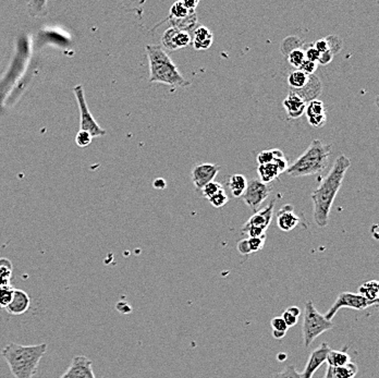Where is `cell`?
I'll return each instance as SVG.
<instances>
[{
    "instance_id": "6da1fadb",
    "label": "cell",
    "mask_w": 379,
    "mask_h": 378,
    "mask_svg": "<svg viewBox=\"0 0 379 378\" xmlns=\"http://www.w3.org/2000/svg\"><path fill=\"white\" fill-rule=\"evenodd\" d=\"M350 166L351 160L345 155H340L334 161L327 177L312 193L311 199L314 204L313 217L318 227L324 228L328 226L329 214L333 201L336 199V195L340 190Z\"/></svg>"
},
{
    "instance_id": "7a4b0ae2",
    "label": "cell",
    "mask_w": 379,
    "mask_h": 378,
    "mask_svg": "<svg viewBox=\"0 0 379 378\" xmlns=\"http://www.w3.org/2000/svg\"><path fill=\"white\" fill-rule=\"evenodd\" d=\"M46 351L47 344L34 346L9 344L3 349L2 355L14 378H33Z\"/></svg>"
},
{
    "instance_id": "3957f363",
    "label": "cell",
    "mask_w": 379,
    "mask_h": 378,
    "mask_svg": "<svg viewBox=\"0 0 379 378\" xmlns=\"http://www.w3.org/2000/svg\"><path fill=\"white\" fill-rule=\"evenodd\" d=\"M149 62V82L163 83L172 87H188L189 81L174 65L168 53L159 45H147Z\"/></svg>"
},
{
    "instance_id": "277c9868",
    "label": "cell",
    "mask_w": 379,
    "mask_h": 378,
    "mask_svg": "<svg viewBox=\"0 0 379 378\" xmlns=\"http://www.w3.org/2000/svg\"><path fill=\"white\" fill-rule=\"evenodd\" d=\"M330 153L331 145H325L320 140H313L311 145L288 167L286 173L293 178L322 174L327 168Z\"/></svg>"
},
{
    "instance_id": "5b68a950",
    "label": "cell",
    "mask_w": 379,
    "mask_h": 378,
    "mask_svg": "<svg viewBox=\"0 0 379 378\" xmlns=\"http://www.w3.org/2000/svg\"><path fill=\"white\" fill-rule=\"evenodd\" d=\"M334 327L331 320L326 319L323 314H321L314 307L312 301L305 303L304 317H303V343L307 349L313 344V341L321 336L324 332L328 331Z\"/></svg>"
},
{
    "instance_id": "8992f818",
    "label": "cell",
    "mask_w": 379,
    "mask_h": 378,
    "mask_svg": "<svg viewBox=\"0 0 379 378\" xmlns=\"http://www.w3.org/2000/svg\"><path fill=\"white\" fill-rule=\"evenodd\" d=\"M376 304L378 303L369 301L358 293L342 292L338 295L336 301H334V303L331 305V308L328 310L327 313L324 315V316L326 319L331 320L334 317V315L337 314V312L342 308H349V309H353L356 311H363Z\"/></svg>"
},
{
    "instance_id": "52a82bcc",
    "label": "cell",
    "mask_w": 379,
    "mask_h": 378,
    "mask_svg": "<svg viewBox=\"0 0 379 378\" xmlns=\"http://www.w3.org/2000/svg\"><path fill=\"white\" fill-rule=\"evenodd\" d=\"M270 194V187L263 183L260 179H252L248 181L243 193V201L255 213L260 211L261 205L265 202Z\"/></svg>"
},
{
    "instance_id": "ba28073f",
    "label": "cell",
    "mask_w": 379,
    "mask_h": 378,
    "mask_svg": "<svg viewBox=\"0 0 379 378\" xmlns=\"http://www.w3.org/2000/svg\"><path fill=\"white\" fill-rule=\"evenodd\" d=\"M74 94L76 96V100L80 107V115H81V130L91 134V137H101L106 133L104 129H102L98 124L96 123L93 116L89 111L87 108L85 98H84V91L81 85H77L74 87Z\"/></svg>"
},
{
    "instance_id": "9c48e42d",
    "label": "cell",
    "mask_w": 379,
    "mask_h": 378,
    "mask_svg": "<svg viewBox=\"0 0 379 378\" xmlns=\"http://www.w3.org/2000/svg\"><path fill=\"white\" fill-rule=\"evenodd\" d=\"M59 378H96L93 362L85 355H75L68 370Z\"/></svg>"
},
{
    "instance_id": "30bf717a",
    "label": "cell",
    "mask_w": 379,
    "mask_h": 378,
    "mask_svg": "<svg viewBox=\"0 0 379 378\" xmlns=\"http://www.w3.org/2000/svg\"><path fill=\"white\" fill-rule=\"evenodd\" d=\"M192 42V35L178 31L173 28L167 29L162 36V44L164 48L169 51H174L188 47Z\"/></svg>"
},
{
    "instance_id": "8fae6325",
    "label": "cell",
    "mask_w": 379,
    "mask_h": 378,
    "mask_svg": "<svg viewBox=\"0 0 379 378\" xmlns=\"http://www.w3.org/2000/svg\"><path fill=\"white\" fill-rule=\"evenodd\" d=\"M220 166L215 164H201L196 165L192 170V181L196 190H202L206 184L214 181L218 175Z\"/></svg>"
},
{
    "instance_id": "7c38bea8",
    "label": "cell",
    "mask_w": 379,
    "mask_h": 378,
    "mask_svg": "<svg viewBox=\"0 0 379 378\" xmlns=\"http://www.w3.org/2000/svg\"><path fill=\"white\" fill-rule=\"evenodd\" d=\"M330 348L327 344H322L320 348L314 350L307 360L304 371L300 373V378H313L316 371L326 362Z\"/></svg>"
},
{
    "instance_id": "4fadbf2b",
    "label": "cell",
    "mask_w": 379,
    "mask_h": 378,
    "mask_svg": "<svg viewBox=\"0 0 379 378\" xmlns=\"http://www.w3.org/2000/svg\"><path fill=\"white\" fill-rule=\"evenodd\" d=\"M274 210L275 202H270L266 207H264L263 210H260L258 212L255 213L251 218H249V220L244 223V226L242 228L255 227L267 231L272 220V216H274Z\"/></svg>"
},
{
    "instance_id": "5bb4252c",
    "label": "cell",
    "mask_w": 379,
    "mask_h": 378,
    "mask_svg": "<svg viewBox=\"0 0 379 378\" xmlns=\"http://www.w3.org/2000/svg\"><path fill=\"white\" fill-rule=\"evenodd\" d=\"M31 307L30 295L23 290L14 289L10 303L6 308L7 312L10 315H22L28 312Z\"/></svg>"
},
{
    "instance_id": "9a60e30c",
    "label": "cell",
    "mask_w": 379,
    "mask_h": 378,
    "mask_svg": "<svg viewBox=\"0 0 379 378\" xmlns=\"http://www.w3.org/2000/svg\"><path fill=\"white\" fill-rule=\"evenodd\" d=\"M300 223L298 216L294 214L292 205H285L280 209L277 214V224L280 230L291 231Z\"/></svg>"
},
{
    "instance_id": "2e32d148",
    "label": "cell",
    "mask_w": 379,
    "mask_h": 378,
    "mask_svg": "<svg viewBox=\"0 0 379 378\" xmlns=\"http://www.w3.org/2000/svg\"><path fill=\"white\" fill-rule=\"evenodd\" d=\"M283 105L290 119H297L300 117H302L305 112L306 104L301 97L291 91L286 96L283 102Z\"/></svg>"
},
{
    "instance_id": "e0dca14e",
    "label": "cell",
    "mask_w": 379,
    "mask_h": 378,
    "mask_svg": "<svg viewBox=\"0 0 379 378\" xmlns=\"http://www.w3.org/2000/svg\"><path fill=\"white\" fill-rule=\"evenodd\" d=\"M322 82L321 80L317 78L316 75H310L308 77V81L306 85L301 88V89H296V91H291L295 93L297 96H300L304 101V103H310L312 101H315L317 96H320L322 93Z\"/></svg>"
},
{
    "instance_id": "ac0fdd59",
    "label": "cell",
    "mask_w": 379,
    "mask_h": 378,
    "mask_svg": "<svg viewBox=\"0 0 379 378\" xmlns=\"http://www.w3.org/2000/svg\"><path fill=\"white\" fill-rule=\"evenodd\" d=\"M193 35V46L196 50H206L210 48L214 41V34L208 28L204 25H198L197 28L194 30Z\"/></svg>"
},
{
    "instance_id": "d6986e66",
    "label": "cell",
    "mask_w": 379,
    "mask_h": 378,
    "mask_svg": "<svg viewBox=\"0 0 379 378\" xmlns=\"http://www.w3.org/2000/svg\"><path fill=\"white\" fill-rule=\"evenodd\" d=\"M257 172L260 175V180L265 184L272 182L275 179H277L281 174H283V172H281L276 163L260 165L257 168Z\"/></svg>"
},
{
    "instance_id": "ffe728a7",
    "label": "cell",
    "mask_w": 379,
    "mask_h": 378,
    "mask_svg": "<svg viewBox=\"0 0 379 378\" xmlns=\"http://www.w3.org/2000/svg\"><path fill=\"white\" fill-rule=\"evenodd\" d=\"M358 367L355 363L349 362L347 365L341 367H331L328 366L327 373L332 378H354L357 374Z\"/></svg>"
},
{
    "instance_id": "44dd1931",
    "label": "cell",
    "mask_w": 379,
    "mask_h": 378,
    "mask_svg": "<svg viewBox=\"0 0 379 378\" xmlns=\"http://www.w3.org/2000/svg\"><path fill=\"white\" fill-rule=\"evenodd\" d=\"M358 294L365 299L378 303L379 295V282L377 280H368L358 288Z\"/></svg>"
},
{
    "instance_id": "7402d4cb",
    "label": "cell",
    "mask_w": 379,
    "mask_h": 378,
    "mask_svg": "<svg viewBox=\"0 0 379 378\" xmlns=\"http://www.w3.org/2000/svg\"><path fill=\"white\" fill-rule=\"evenodd\" d=\"M228 185L234 197H240L243 195L245 188H246V185H248V180H246L244 176L235 174L231 176L230 179H229Z\"/></svg>"
},
{
    "instance_id": "603a6c76",
    "label": "cell",
    "mask_w": 379,
    "mask_h": 378,
    "mask_svg": "<svg viewBox=\"0 0 379 378\" xmlns=\"http://www.w3.org/2000/svg\"><path fill=\"white\" fill-rule=\"evenodd\" d=\"M326 362L328 363V366L341 367L347 365L350 362V355L347 352H345V351L330 349L327 358H326Z\"/></svg>"
},
{
    "instance_id": "cb8c5ba5",
    "label": "cell",
    "mask_w": 379,
    "mask_h": 378,
    "mask_svg": "<svg viewBox=\"0 0 379 378\" xmlns=\"http://www.w3.org/2000/svg\"><path fill=\"white\" fill-rule=\"evenodd\" d=\"M308 77L310 75H306L300 70H294L291 72L288 77V84L291 88L290 91H296V89L303 88L307 83Z\"/></svg>"
},
{
    "instance_id": "d4e9b609",
    "label": "cell",
    "mask_w": 379,
    "mask_h": 378,
    "mask_svg": "<svg viewBox=\"0 0 379 378\" xmlns=\"http://www.w3.org/2000/svg\"><path fill=\"white\" fill-rule=\"evenodd\" d=\"M13 266L8 258H0V287L11 286Z\"/></svg>"
},
{
    "instance_id": "484cf974",
    "label": "cell",
    "mask_w": 379,
    "mask_h": 378,
    "mask_svg": "<svg viewBox=\"0 0 379 378\" xmlns=\"http://www.w3.org/2000/svg\"><path fill=\"white\" fill-rule=\"evenodd\" d=\"M285 157L284 152L279 149V148H275V149H266V150H262L260 154L257 155V164L260 165H265V164H269V163H274L277 159Z\"/></svg>"
},
{
    "instance_id": "4316f807",
    "label": "cell",
    "mask_w": 379,
    "mask_h": 378,
    "mask_svg": "<svg viewBox=\"0 0 379 378\" xmlns=\"http://www.w3.org/2000/svg\"><path fill=\"white\" fill-rule=\"evenodd\" d=\"M270 325L272 328V337H274L276 340H280V339L285 338L289 328L286 325V323L283 319V317H274L270 322Z\"/></svg>"
},
{
    "instance_id": "83f0119b",
    "label": "cell",
    "mask_w": 379,
    "mask_h": 378,
    "mask_svg": "<svg viewBox=\"0 0 379 378\" xmlns=\"http://www.w3.org/2000/svg\"><path fill=\"white\" fill-rule=\"evenodd\" d=\"M305 114L307 118L310 117H316V116H324L327 114L326 111V107L322 101L315 100L308 103L305 108Z\"/></svg>"
},
{
    "instance_id": "f1b7e54d",
    "label": "cell",
    "mask_w": 379,
    "mask_h": 378,
    "mask_svg": "<svg viewBox=\"0 0 379 378\" xmlns=\"http://www.w3.org/2000/svg\"><path fill=\"white\" fill-rule=\"evenodd\" d=\"M191 13H195V12H189L188 9L184 7L183 2H177L172 5V7L170 8V12H169V19H175V20H180V19H184L188 15H190Z\"/></svg>"
},
{
    "instance_id": "f546056e",
    "label": "cell",
    "mask_w": 379,
    "mask_h": 378,
    "mask_svg": "<svg viewBox=\"0 0 379 378\" xmlns=\"http://www.w3.org/2000/svg\"><path fill=\"white\" fill-rule=\"evenodd\" d=\"M287 56H288L289 64L293 68L298 70V68L301 67V65L305 60V51L302 48H297V49L290 51Z\"/></svg>"
},
{
    "instance_id": "4dcf8cb0",
    "label": "cell",
    "mask_w": 379,
    "mask_h": 378,
    "mask_svg": "<svg viewBox=\"0 0 379 378\" xmlns=\"http://www.w3.org/2000/svg\"><path fill=\"white\" fill-rule=\"evenodd\" d=\"M328 44V50L332 55H337L343 48V41L337 35H328L324 37Z\"/></svg>"
},
{
    "instance_id": "1f68e13d",
    "label": "cell",
    "mask_w": 379,
    "mask_h": 378,
    "mask_svg": "<svg viewBox=\"0 0 379 378\" xmlns=\"http://www.w3.org/2000/svg\"><path fill=\"white\" fill-rule=\"evenodd\" d=\"M13 290L12 286L0 287V309H6L8 307L11 301Z\"/></svg>"
},
{
    "instance_id": "d6a6232c",
    "label": "cell",
    "mask_w": 379,
    "mask_h": 378,
    "mask_svg": "<svg viewBox=\"0 0 379 378\" xmlns=\"http://www.w3.org/2000/svg\"><path fill=\"white\" fill-rule=\"evenodd\" d=\"M223 190H224V187L219 182L211 181L208 184H206L204 187H203L201 191L203 193V196L206 197L207 200H209L210 197H213L215 194H217L218 192L223 191Z\"/></svg>"
},
{
    "instance_id": "836d02e7",
    "label": "cell",
    "mask_w": 379,
    "mask_h": 378,
    "mask_svg": "<svg viewBox=\"0 0 379 378\" xmlns=\"http://www.w3.org/2000/svg\"><path fill=\"white\" fill-rule=\"evenodd\" d=\"M208 201L211 205L216 207V209H222V207H224L228 203L229 199H228V195L226 194L225 190H223V191L218 192L217 194H215L213 197H210Z\"/></svg>"
},
{
    "instance_id": "e575fe53",
    "label": "cell",
    "mask_w": 379,
    "mask_h": 378,
    "mask_svg": "<svg viewBox=\"0 0 379 378\" xmlns=\"http://www.w3.org/2000/svg\"><path fill=\"white\" fill-rule=\"evenodd\" d=\"M274 378H300V373L296 371L295 366L288 365L283 372L276 374Z\"/></svg>"
},
{
    "instance_id": "d590c367",
    "label": "cell",
    "mask_w": 379,
    "mask_h": 378,
    "mask_svg": "<svg viewBox=\"0 0 379 378\" xmlns=\"http://www.w3.org/2000/svg\"><path fill=\"white\" fill-rule=\"evenodd\" d=\"M92 137H91V134L90 133H87V132H85V131H82V130H80V132H78L77 133V136H76V144H77V145L78 146H80V147H86L87 145H90V144H91V142H92Z\"/></svg>"
},
{
    "instance_id": "8d00e7d4",
    "label": "cell",
    "mask_w": 379,
    "mask_h": 378,
    "mask_svg": "<svg viewBox=\"0 0 379 378\" xmlns=\"http://www.w3.org/2000/svg\"><path fill=\"white\" fill-rule=\"evenodd\" d=\"M265 240L266 239L261 238H248L251 253H255V252L261 251L264 248V245H265Z\"/></svg>"
},
{
    "instance_id": "74e56055",
    "label": "cell",
    "mask_w": 379,
    "mask_h": 378,
    "mask_svg": "<svg viewBox=\"0 0 379 378\" xmlns=\"http://www.w3.org/2000/svg\"><path fill=\"white\" fill-rule=\"evenodd\" d=\"M317 66L318 65H317L316 62H312V61H308L305 59L303 64L301 65V67L298 68V70L302 71L303 73H305L306 75H313L317 69Z\"/></svg>"
},
{
    "instance_id": "f35d334b",
    "label": "cell",
    "mask_w": 379,
    "mask_h": 378,
    "mask_svg": "<svg viewBox=\"0 0 379 378\" xmlns=\"http://www.w3.org/2000/svg\"><path fill=\"white\" fill-rule=\"evenodd\" d=\"M308 123H310L314 128H322L327 122V115L324 116H316V117H310L307 118Z\"/></svg>"
},
{
    "instance_id": "ab89813d",
    "label": "cell",
    "mask_w": 379,
    "mask_h": 378,
    "mask_svg": "<svg viewBox=\"0 0 379 378\" xmlns=\"http://www.w3.org/2000/svg\"><path fill=\"white\" fill-rule=\"evenodd\" d=\"M304 51H305V59L306 60L312 61V62H316V64H317V62H318L321 53L318 51H317L313 46L310 47V48H307Z\"/></svg>"
},
{
    "instance_id": "60d3db41",
    "label": "cell",
    "mask_w": 379,
    "mask_h": 378,
    "mask_svg": "<svg viewBox=\"0 0 379 378\" xmlns=\"http://www.w3.org/2000/svg\"><path fill=\"white\" fill-rule=\"evenodd\" d=\"M236 249H237V251H239V253H240V254H243V255L251 254V251H250V248H249V242H248V239H243V240H241V241L237 242Z\"/></svg>"
},
{
    "instance_id": "b9f144b4",
    "label": "cell",
    "mask_w": 379,
    "mask_h": 378,
    "mask_svg": "<svg viewBox=\"0 0 379 378\" xmlns=\"http://www.w3.org/2000/svg\"><path fill=\"white\" fill-rule=\"evenodd\" d=\"M281 317H283V319L285 320V323H286V325L288 326V328L293 327V326H295L296 324H297V318L295 316H293V315H291L290 313H288L287 311H285L283 313V316H281Z\"/></svg>"
},
{
    "instance_id": "7bdbcfd3",
    "label": "cell",
    "mask_w": 379,
    "mask_h": 378,
    "mask_svg": "<svg viewBox=\"0 0 379 378\" xmlns=\"http://www.w3.org/2000/svg\"><path fill=\"white\" fill-rule=\"evenodd\" d=\"M313 47L320 53H324L326 51H328V44H327V42H326L325 39H321L318 41H316L314 43Z\"/></svg>"
},
{
    "instance_id": "ee69618b",
    "label": "cell",
    "mask_w": 379,
    "mask_h": 378,
    "mask_svg": "<svg viewBox=\"0 0 379 378\" xmlns=\"http://www.w3.org/2000/svg\"><path fill=\"white\" fill-rule=\"evenodd\" d=\"M333 55H332V53L328 50V51H326V52H324V53H321V56H320V59H318V64L320 65H322V66H326V65H328V64H330V62L332 61V59H333Z\"/></svg>"
},
{
    "instance_id": "f6af8a7d",
    "label": "cell",
    "mask_w": 379,
    "mask_h": 378,
    "mask_svg": "<svg viewBox=\"0 0 379 378\" xmlns=\"http://www.w3.org/2000/svg\"><path fill=\"white\" fill-rule=\"evenodd\" d=\"M198 4H200L198 0H186V2H183L184 7L188 9L189 12H196V8Z\"/></svg>"
},
{
    "instance_id": "bcb514c9",
    "label": "cell",
    "mask_w": 379,
    "mask_h": 378,
    "mask_svg": "<svg viewBox=\"0 0 379 378\" xmlns=\"http://www.w3.org/2000/svg\"><path fill=\"white\" fill-rule=\"evenodd\" d=\"M153 185H154L155 188H158V190H163V188L166 187L167 183H166V181H165L164 179L158 178V179H156L155 181L153 182Z\"/></svg>"
},
{
    "instance_id": "7dc6e473",
    "label": "cell",
    "mask_w": 379,
    "mask_h": 378,
    "mask_svg": "<svg viewBox=\"0 0 379 378\" xmlns=\"http://www.w3.org/2000/svg\"><path fill=\"white\" fill-rule=\"evenodd\" d=\"M286 311L290 313L291 315H293V316H295L296 318H298L300 315H301V310H300V308L297 307H289Z\"/></svg>"
},
{
    "instance_id": "c3c4849f",
    "label": "cell",
    "mask_w": 379,
    "mask_h": 378,
    "mask_svg": "<svg viewBox=\"0 0 379 378\" xmlns=\"http://www.w3.org/2000/svg\"><path fill=\"white\" fill-rule=\"evenodd\" d=\"M286 358H287V354L286 353H280V354H278V360H279L280 362L281 361H286Z\"/></svg>"
},
{
    "instance_id": "681fc988",
    "label": "cell",
    "mask_w": 379,
    "mask_h": 378,
    "mask_svg": "<svg viewBox=\"0 0 379 378\" xmlns=\"http://www.w3.org/2000/svg\"><path fill=\"white\" fill-rule=\"evenodd\" d=\"M377 224H374V226H373V231H374V237L377 239V236H378V233H377Z\"/></svg>"
}]
</instances>
